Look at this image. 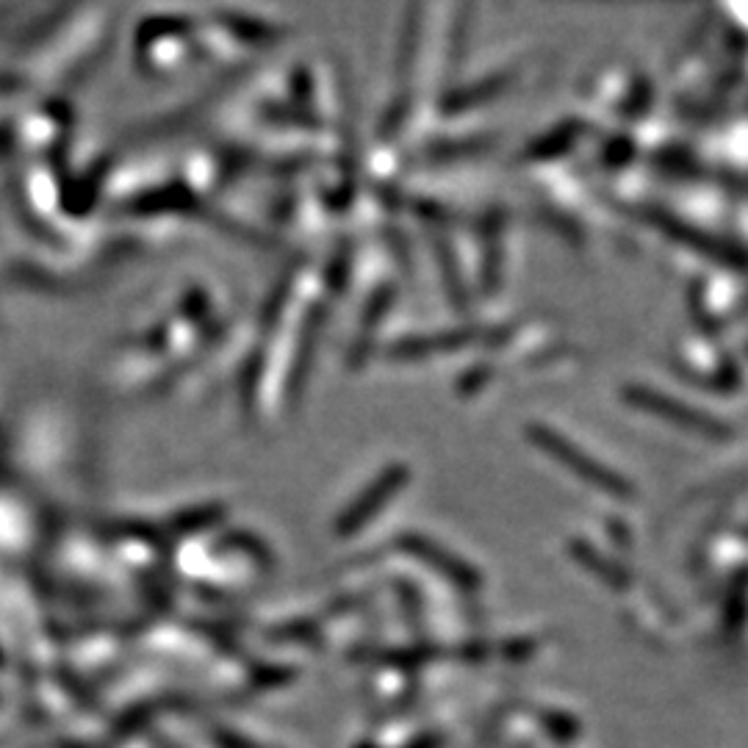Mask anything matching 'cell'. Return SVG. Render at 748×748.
Here are the masks:
<instances>
[{"instance_id":"1","label":"cell","mask_w":748,"mask_h":748,"mask_svg":"<svg viewBox=\"0 0 748 748\" xmlns=\"http://www.w3.org/2000/svg\"><path fill=\"white\" fill-rule=\"evenodd\" d=\"M546 444H552V452L558 454L560 460L571 463L569 469H574V472H577L579 477H585V479H590V483L601 485L604 491L615 494V497H624L626 488H629V485H626L621 477H613V474H610V472H601V469H596V466H599V463H596V460H590V458H585V454L577 452V449L571 447V444L560 441V438H554V436H546Z\"/></svg>"}]
</instances>
